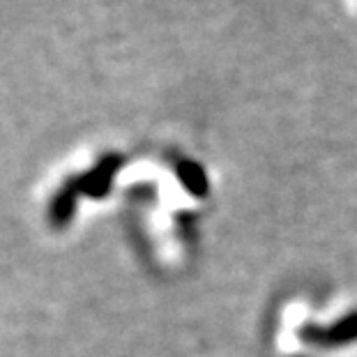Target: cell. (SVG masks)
I'll return each mask as SVG.
<instances>
[{"mask_svg": "<svg viewBox=\"0 0 357 357\" xmlns=\"http://www.w3.org/2000/svg\"><path fill=\"white\" fill-rule=\"evenodd\" d=\"M302 339L311 341L321 348H341L357 341V311H351L348 316L339 318L332 325H305L302 328Z\"/></svg>", "mask_w": 357, "mask_h": 357, "instance_id": "1", "label": "cell"}, {"mask_svg": "<svg viewBox=\"0 0 357 357\" xmlns=\"http://www.w3.org/2000/svg\"><path fill=\"white\" fill-rule=\"evenodd\" d=\"M120 169V157H106L93 171H88L86 176H81L79 182V192L88 199H102L111 192L113 178Z\"/></svg>", "mask_w": 357, "mask_h": 357, "instance_id": "2", "label": "cell"}, {"mask_svg": "<svg viewBox=\"0 0 357 357\" xmlns=\"http://www.w3.org/2000/svg\"><path fill=\"white\" fill-rule=\"evenodd\" d=\"M79 182H65L63 187L58 189L56 196L49 203V224L53 229H65V226L72 224L74 212H77L79 205Z\"/></svg>", "mask_w": 357, "mask_h": 357, "instance_id": "3", "label": "cell"}, {"mask_svg": "<svg viewBox=\"0 0 357 357\" xmlns=\"http://www.w3.org/2000/svg\"><path fill=\"white\" fill-rule=\"evenodd\" d=\"M176 173H178V180L182 182V187H185L189 194L205 196V192H208V176H205V171L199 164L189 162V159H182L176 166Z\"/></svg>", "mask_w": 357, "mask_h": 357, "instance_id": "4", "label": "cell"}]
</instances>
